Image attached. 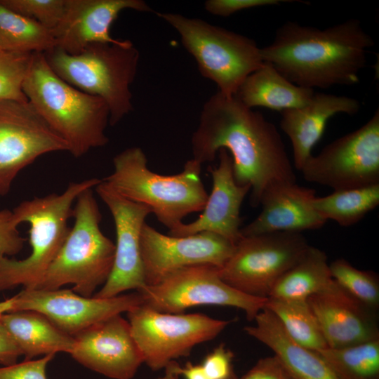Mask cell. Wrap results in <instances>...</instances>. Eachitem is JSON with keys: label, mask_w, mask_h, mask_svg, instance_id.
I'll list each match as a JSON object with an SVG mask.
<instances>
[{"label": "cell", "mask_w": 379, "mask_h": 379, "mask_svg": "<svg viewBox=\"0 0 379 379\" xmlns=\"http://www.w3.org/2000/svg\"><path fill=\"white\" fill-rule=\"evenodd\" d=\"M66 0H0L10 10L32 19L53 32L59 25Z\"/></svg>", "instance_id": "obj_33"}, {"label": "cell", "mask_w": 379, "mask_h": 379, "mask_svg": "<svg viewBox=\"0 0 379 379\" xmlns=\"http://www.w3.org/2000/svg\"><path fill=\"white\" fill-rule=\"evenodd\" d=\"M113 166L102 181L122 197L148 206L169 230L205 206L208 194L201 178V164L193 159L180 173L164 175L149 169L142 149L132 147L117 154Z\"/></svg>", "instance_id": "obj_4"}, {"label": "cell", "mask_w": 379, "mask_h": 379, "mask_svg": "<svg viewBox=\"0 0 379 379\" xmlns=\"http://www.w3.org/2000/svg\"><path fill=\"white\" fill-rule=\"evenodd\" d=\"M332 281L326 254L310 246L299 261L279 279L268 298L307 300Z\"/></svg>", "instance_id": "obj_26"}, {"label": "cell", "mask_w": 379, "mask_h": 379, "mask_svg": "<svg viewBox=\"0 0 379 379\" xmlns=\"http://www.w3.org/2000/svg\"><path fill=\"white\" fill-rule=\"evenodd\" d=\"M69 354L85 367L112 379H131L143 363L130 324L121 314L98 322L74 336Z\"/></svg>", "instance_id": "obj_17"}, {"label": "cell", "mask_w": 379, "mask_h": 379, "mask_svg": "<svg viewBox=\"0 0 379 379\" xmlns=\"http://www.w3.org/2000/svg\"><path fill=\"white\" fill-rule=\"evenodd\" d=\"M127 314L143 363L152 371L188 356L194 346L215 338L231 322L199 313L159 312L142 303Z\"/></svg>", "instance_id": "obj_9"}, {"label": "cell", "mask_w": 379, "mask_h": 379, "mask_svg": "<svg viewBox=\"0 0 379 379\" xmlns=\"http://www.w3.org/2000/svg\"><path fill=\"white\" fill-rule=\"evenodd\" d=\"M317 353L340 379H378L379 338Z\"/></svg>", "instance_id": "obj_30"}, {"label": "cell", "mask_w": 379, "mask_h": 379, "mask_svg": "<svg viewBox=\"0 0 379 379\" xmlns=\"http://www.w3.org/2000/svg\"><path fill=\"white\" fill-rule=\"evenodd\" d=\"M233 358L232 352L220 344L206 355L201 364L210 379H230L234 375Z\"/></svg>", "instance_id": "obj_36"}, {"label": "cell", "mask_w": 379, "mask_h": 379, "mask_svg": "<svg viewBox=\"0 0 379 379\" xmlns=\"http://www.w3.org/2000/svg\"><path fill=\"white\" fill-rule=\"evenodd\" d=\"M293 0H208L204 8L209 13L228 17L237 12L249 8L279 5L281 3L293 2Z\"/></svg>", "instance_id": "obj_37"}, {"label": "cell", "mask_w": 379, "mask_h": 379, "mask_svg": "<svg viewBox=\"0 0 379 379\" xmlns=\"http://www.w3.org/2000/svg\"><path fill=\"white\" fill-rule=\"evenodd\" d=\"M230 379H238V378L236 377V375H235V374H234V375H232Z\"/></svg>", "instance_id": "obj_42"}, {"label": "cell", "mask_w": 379, "mask_h": 379, "mask_svg": "<svg viewBox=\"0 0 379 379\" xmlns=\"http://www.w3.org/2000/svg\"><path fill=\"white\" fill-rule=\"evenodd\" d=\"M18 226L12 211H0V257L15 255L22 249L25 239Z\"/></svg>", "instance_id": "obj_34"}, {"label": "cell", "mask_w": 379, "mask_h": 379, "mask_svg": "<svg viewBox=\"0 0 379 379\" xmlns=\"http://www.w3.org/2000/svg\"><path fill=\"white\" fill-rule=\"evenodd\" d=\"M23 92L46 123L78 158L91 149L106 145L109 112L100 98L85 93L61 79L44 54H32Z\"/></svg>", "instance_id": "obj_3"}, {"label": "cell", "mask_w": 379, "mask_h": 379, "mask_svg": "<svg viewBox=\"0 0 379 379\" xmlns=\"http://www.w3.org/2000/svg\"><path fill=\"white\" fill-rule=\"evenodd\" d=\"M55 46L51 30L0 4V49L20 53H45Z\"/></svg>", "instance_id": "obj_28"}, {"label": "cell", "mask_w": 379, "mask_h": 379, "mask_svg": "<svg viewBox=\"0 0 379 379\" xmlns=\"http://www.w3.org/2000/svg\"><path fill=\"white\" fill-rule=\"evenodd\" d=\"M307 301L328 347H343L379 338L375 312L350 295L333 279Z\"/></svg>", "instance_id": "obj_20"}, {"label": "cell", "mask_w": 379, "mask_h": 379, "mask_svg": "<svg viewBox=\"0 0 379 379\" xmlns=\"http://www.w3.org/2000/svg\"><path fill=\"white\" fill-rule=\"evenodd\" d=\"M44 54L61 79L106 102L111 126L133 110L130 88L137 74L140 53L131 41L91 44L77 55L56 47Z\"/></svg>", "instance_id": "obj_6"}, {"label": "cell", "mask_w": 379, "mask_h": 379, "mask_svg": "<svg viewBox=\"0 0 379 379\" xmlns=\"http://www.w3.org/2000/svg\"><path fill=\"white\" fill-rule=\"evenodd\" d=\"M92 189L76 199L72 215L74 225L35 289L55 290L72 284L74 292L91 297L107 280L115 245L101 231L102 214Z\"/></svg>", "instance_id": "obj_7"}, {"label": "cell", "mask_w": 379, "mask_h": 379, "mask_svg": "<svg viewBox=\"0 0 379 379\" xmlns=\"http://www.w3.org/2000/svg\"><path fill=\"white\" fill-rule=\"evenodd\" d=\"M238 379H293L281 361L275 356L259 359L243 376Z\"/></svg>", "instance_id": "obj_38"}, {"label": "cell", "mask_w": 379, "mask_h": 379, "mask_svg": "<svg viewBox=\"0 0 379 379\" xmlns=\"http://www.w3.org/2000/svg\"><path fill=\"white\" fill-rule=\"evenodd\" d=\"M314 89L297 86L270 63L262 64L244 81L234 97L248 108L262 107L279 112L307 104Z\"/></svg>", "instance_id": "obj_24"}, {"label": "cell", "mask_w": 379, "mask_h": 379, "mask_svg": "<svg viewBox=\"0 0 379 379\" xmlns=\"http://www.w3.org/2000/svg\"><path fill=\"white\" fill-rule=\"evenodd\" d=\"M101 180L93 178L70 182L65 190L34 197L18 204L13 211L18 225H29L31 253L22 260L0 257V291L23 286L35 289L61 248L70 228L73 204L85 190L95 188Z\"/></svg>", "instance_id": "obj_5"}, {"label": "cell", "mask_w": 379, "mask_h": 379, "mask_svg": "<svg viewBox=\"0 0 379 379\" xmlns=\"http://www.w3.org/2000/svg\"><path fill=\"white\" fill-rule=\"evenodd\" d=\"M12 298L11 312H37L72 336L108 317L127 312L143 302L142 295L138 291L100 298L85 297L72 290L60 288L23 289Z\"/></svg>", "instance_id": "obj_14"}, {"label": "cell", "mask_w": 379, "mask_h": 379, "mask_svg": "<svg viewBox=\"0 0 379 379\" xmlns=\"http://www.w3.org/2000/svg\"><path fill=\"white\" fill-rule=\"evenodd\" d=\"M32 54L0 49V101H27L22 86Z\"/></svg>", "instance_id": "obj_32"}, {"label": "cell", "mask_w": 379, "mask_h": 379, "mask_svg": "<svg viewBox=\"0 0 379 379\" xmlns=\"http://www.w3.org/2000/svg\"><path fill=\"white\" fill-rule=\"evenodd\" d=\"M315 194L314 190L300 186L296 182L270 185L260 197V213L241 227L242 237L320 229L326 220L313 206Z\"/></svg>", "instance_id": "obj_21"}, {"label": "cell", "mask_w": 379, "mask_h": 379, "mask_svg": "<svg viewBox=\"0 0 379 379\" xmlns=\"http://www.w3.org/2000/svg\"><path fill=\"white\" fill-rule=\"evenodd\" d=\"M95 191L109 208L114 222L116 244L111 273L93 296L109 298L128 290L141 291L146 287L141 255L140 238L151 209L117 193L102 180Z\"/></svg>", "instance_id": "obj_15"}, {"label": "cell", "mask_w": 379, "mask_h": 379, "mask_svg": "<svg viewBox=\"0 0 379 379\" xmlns=\"http://www.w3.org/2000/svg\"><path fill=\"white\" fill-rule=\"evenodd\" d=\"M13 298H11L0 302V317L6 312H10L12 309Z\"/></svg>", "instance_id": "obj_41"}, {"label": "cell", "mask_w": 379, "mask_h": 379, "mask_svg": "<svg viewBox=\"0 0 379 379\" xmlns=\"http://www.w3.org/2000/svg\"><path fill=\"white\" fill-rule=\"evenodd\" d=\"M308 182L334 191L379 184V110L361 127L312 155L301 168Z\"/></svg>", "instance_id": "obj_11"}, {"label": "cell", "mask_w": 379, "mask_h": 379, "mask_svg": "<svg viewBox=\"0 0 379 379\" xmlns=\"http://www.w3.org/2000/svg\"><path fill=\"white\" fill-rule=\"evenodd\" d=\"M375 42L358 19L319 29L288 21L270 44L260 48L270 63L291 83L307 88L354 85Z\"/></svg>", "instance_id": "obj_2"}, {"label": "cell", "mask_w": 379, "mask_h": 379, "mask_svg": "<svg viewBox=\"0 0 379 379\" xmlns=\"http://www.w3.org/2000/svg\"><path fill=\"white\" fill-rule=\"evenodd\" d=\"M218 157V166L208 168L212 190L202 213L194 221L182 222L170 230L169 235L186 237L199 232H212L235 245L243 237L240 209L244 198L251 191V186L236 182L232 157L227 150L220 149Z\"/></svg>", "instance_id": "obj_18"}, {"label": "cell", "mask_w": 379, "mask_h": 379, "mask_svg": "<svg viewBox=\"0 0 379 379\" xmlns=\"http://www.w3.org/2000/svg\"><path fill=\"white\" fill-rule=\"evenodd\" d=\"M332 279L346 293L368 309L379 306V279L372 271L361 270L343 258L329 263Z\"/></svg>", "instance_id": "obj_31"}, {"label": "cell", "mask_w": 379, "mask_h": 379, "mask_svg": "<svg viewBox=\"0 0 379 379\" xmlns=\"http://www.w3.org/2000/svg\"><path fill=\"white\" fill-rule=\"evenodd\" d=\"M165 379H174L175 376L182 375L185 379H210L204 371L201 364L188 362L184 367L178 366L175 361L167 367Z\"/></svg>", "instance_id": "obj_40"}, {"label": "cell", "mask_w": 379, "mask_h": 379, "mask_svg": "<svg viewBox=\"0 0 379 379\" xmlns=\"http://www.w3.org/2000/svg\"><path fill=\"white\" fill-rule=\"evenodd\" d=\"M379 204V184L333 191L329 195L313 200L316 211L327 221L341 226L357 223Z\"/></svg>", "instance_id": "obj_29"}, {"label": "cell", "mask_w": 379, "mask_h": 379, "mask_svg": "<svg viewBox=\"0 0 379 379\" xmlns=\"http://www.w3.org/2000/svg\"><path fill=\"white\" fill-rule=\"evenodd\" d=\"M265 307L277 317L287 334L299 345L317 352L328 347L307 300L268 298Z\"/></svg>", "instance_id": "obj_27"}, {"label": "cell", "mask_w": 379, "mask_h": 379, "mask_svg": "<svg viewBox=\"0 0 379 379\" xmlns=\"http://www.w3.org/2000/svg\"><path fill=\"white\" fill-rule=\"evenodd\" d=\"M235 244L212 232L186 237L164 234L145 223L140 238L146 286H154L184 267L210 265L221 268Z\"/></svg>", "instance_id": "obj_16"}, {"label": "cell", "mask_w": 379, "mask_h": 379, "mask_svg": "<svg viewBox=\"0 0 379 379\" xmlns=\"http://www.w3.org/2000/svg\"><path fill=\"white\" fill-rule=\"evenodd\" d=\"M140 292L142 304L163 313L181 314L198 305L227 306L244 312L253 321L267 298L244 294L225 282L219 268L210 265L184 267Z\"/></svg>", "instance_id": "obj_12"}, {"label": "cell", "mask_w": 379, "mask_h": 379, "mask_svg": "<svg viewBox=\"0 0 379 379\" xmlns=\"http://www.w3.org/2000/svg\"><path fill=\"white\" fill-rule=\"evenodd\" d=\"M191 143L192 159L201 164L214 161L221 149L228 152L236 182L251 186L253 207L270 185L296 182L277 127L234 96L218 91L205 102Z\"/></svg>", "instance_id": "obj_1"}, {"label": "cell", "mask_w": 379, "mask_h": 379, "mask_svg": "<svg viewBox=\"0 0 379 379\" xmlns=\"http://www.w3.org/2000/svg\"><path fill=\"white\" fill-rule=\"evenodd\" d=\"M126 9L153 11L142 0H66L63 16L52 32L55 47L77 55L91 44L117 42L110 27Z\"/></svg>", "instance_id": "obj_19"}, {"label": "cell", "mask_w": 379, "mask_h": 379, "mask_svg": "<svg viewBox=\"0 0 379 379\" xmlns=\"http://www.w3.org/2000/svg\"><path fill=\"white\" fill-rule=\"evenodd\" d=\"M55 354L39 359L24 360L19 364L0 367V379H47L46 370Z\"/></svg>", "instance_id": "obj_35"}, {"label": "cell", "mask_w": 379, "mask_h": 379, "mask_svg": "<svg viewBox=\"0 0 379 379\" xmlns=\"http://www.w3.org/2000/svg\"><path fill=\"white\" fill-rule=\"evenodd\" d=\"M68 151L66 142L27 101H0V196L18 174L38 157Z\"/></svg>", "instance_id": "obj_13"}, {"label": "cell", "mask_w": 379, "mask_h": 379, "mask_svg": "<svg viewBox=\"0 0 379 379\" xmlns=\"http://www.w3.org/2000/svg\"><path fill=\"white\" fill-rule=\"evenodd\" d=\"M22 353L0 319V365L7 366L17 363Z\"/></svg>", "instance_id": "obj_39"}, {"label": "cell", "mask_w": 379, "mask_h": 379, "mask_svg": "<svg viewBox=\"0 0 379 379\" xmlns=\"http://www.w3.org/2000/svg\"><path fill=\"white\" fill-rule=\"evenodd\" d=\"M310 245L300 232L243 237L225 264L222 279L237 291L267 298L279 279L303 256Z\"/></svg>", "instance_id": "obj_10"}, {"label": "cell", "mask_w": 379, "mask_h": 379, "mask_svg": "<svg viewBox=\"0 0 379 379\" xmlns=\"http://www.w3.org/2000/svg\"><path fill=\"white\" fill-rule=\"evenodd\" d=\"M157 14L179 34L199 72L225 96H234L246 77L263 62L260 48L252 39L201 19L173 13Z\"/></svg>", "instance_id": "obj_8"}, {"label": "cell", "mask_w": 379, "mask_h": 379, "mask_svg": "<svg viewBox=\"0 0 379 379\" xmlns=\"http://www.w3.org/2000/svg\"><path fill=\"white\" fill-rule=\"evenodd\" d=\"M246 333L269 347L293 379H340L317 352L295 342L277 317L264 307Z\"/></svg>", "instance_id": "obj_23"}, {"label": "cell", "mask_w": 379, "mask_h": 379, "mask_svg": "<svg viewBox=\"0 0 379 379\" xmlns=\"http://www.w3.org/2000/svg\"><path fill=\"white\" fill-rule=\"evenodd\" d=\"M360 107L353 98L314 93L305 105L281 112L280 126L291 141L295 167L300 171L312 155V149L321 138L330 118L339 113L354 115Z\"/></svg>", "instance_id": "obj_22"}, {"label": "cell", "mask_w": 379, "mask_h": 379, "mask_svg": "<svg viewBox=\"0 0 379 379\" xmlns=\"http://www.w3.org/2000/svg\"><path fill=\"white\" fill-rule=\"evenodd\" d=\"M0 319L19 347L25 360L57 352L70 354L74 338L34 311L6 312Z\"/></svg>", "instance_id": "obj_25"}]
</instances>
